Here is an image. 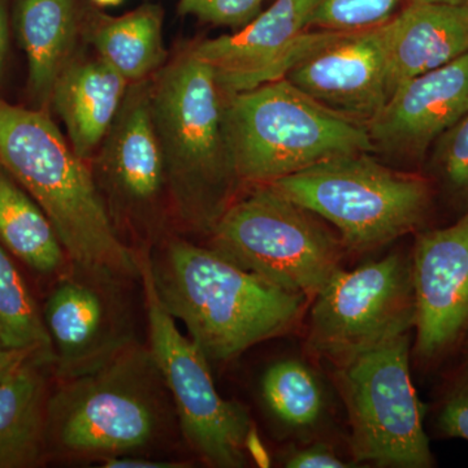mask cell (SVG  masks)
I'll use <instances>...</instances> for the list:
<instances>
[{
    "instance_id": "6da1fadb",
    "label": "cell",
    "mask_w": 468,
    "mask_h": 468,
    "mask_svg": "<svg viewBox=\"0 0 468 468\" xmlns=\"http://www.w3.org/2000/svg\"><path fill=\"white\" fill-rule=\"evenodd\" d=\"M163 306L183 323L208 362L228 363L254 345L288 334L309 300L227 260L220 252L168 237L150 252Z\"/></svg>"
},
{
    "instance_id": "7a4b0ae2",
    "label": "cell",
    "mask_w": 468,
    "mask_h": 468,
    "mask_svg": "<svg viewBox=\"0 0 468 468\" xmlns=\"http://www.w3.org/2000/svg\"><path fill=\"white\" fill-rule=\"evenodd\" d=\"M0 165L41 206L70 261L141 279L140 250L117 232L94 172L48 110L0 101Z\"/></svg>"
},
{
    "instance_id": "3957f363",
    "label": "cell",
    "mask_w": 468,
    "mask_h": 468,
    "mask_svg": "<svg viewBox=\"0 0 468 468\" xmlns=\"http://www.w3.org/2000/svg\"><path fill=\"white\" fill-rule=\"evenodd\" d=\"M177 430L153 354L138 343L91 374L58 381L48 399V461L150 455Z\"/></svg>"
},
{
    "instance_id": "277c9868",
    "label": "cell",
    "mask_w": 468,
    "mask_h": 468,
    "mask_svg": "<svg viewBox=\"0 0 468 468\" xmlns=\"http://www.w3.org/2000/svg\"><path fill=\"white\" fill-rule=\"evenodd\" d=\"M150 104L169 209L186 229L209 236L241 185L228 146L226 95L211 67L189 48L156 73Z\"/></svg>"
},
{
    "instance_id": "5b68a950",
    "label": "cell",
    "mask_w": 468,
    "mask_h": 468,
    "mask_svg": "<svg viewBox=\"0 0 468 468\" xmlns=\"http://www.w3.org/2000/svg\"><path fill=\"white\" fill-rule=\"evenodd\" d=\"M224 122L241 184L273 183L335 156L374 153L365 122L326 109L288 79L226 95Z\"/></svg>"
},
{
    "instance_id": "8992f818",
    "label": "cell",
    "mask_w": 468,
    "mask_h": 468,
    "mask_svg": "<svg viewBox=\"0 0 468 468\" xmlns=\"http://www.w3.org/2000/svg\"><path fill=\"white\" fill-rule=\"evenodd\" d=\"M268 184L332 224L353 251L418 229L433 202L427 177L387 167L369 153L335 156Z\"/></svg>"
},
{
    "instance_id": "52a82bcc",
    "label": "cell",
    "mask_w": 468,
    "mask_h": 468,
    "mask_svg": "<svg viewBox=\"0 0 468 468\" xmlns=\"http://www.w3.org/2000/svg\"><path fill=\"white\" fill-rule=\"evenodd\" d=\"M209 237L227 260L310 302L343 268L346 249L318 215L271 184L250 185Z\"/></svg>"
},
{
    "instance_id": "ba28073f",
    "label": "cell",
    "mask_w": 468,
    "mask_h": 468,
    "mask_svg": "<svg viewBox=\"0 0 468 468\" xmlns=\"http://www.w3.org/2000/svg\"><path fill=\"white\" fill-rule=\"evenodd\" d=\"M150 252V248L140 250V282L149 326L147 346L171 397L178 431L208 466L245 467L252 433L248 409L218 394L205 354L183 335L163 306L151 273Z\"/></svg>"
},
{
    "instance_id": "9c48e42d",
    "label": "cell",
    "mask_w": 468,
    "mask_h": 468,
    "mask_svg": "<svg viewBox=\"0 0 468 468\" xmlns=\"http://www.w3.org/2000/svg\"><path fill=\"white\" fill-rule=\"evenodd\" d=\"M347 410L354 461L378 467L430 468L423 408L410 372V334L335 365Z\"/></svg>"
},
{
    "instance_id": "30bf717a",
    "label": "cell",
    "mask_w": 468,
    "mask_h": 468,
    "mask_svg": "<svg viewBox=\"0 0 468 468\" xmlns=\"http://www.w3.org/2000/svg\"><path fill=\"white\" fill-rule=\"evenodd\" d=\"M411 255L392 252L353 271L341 268L313 300L307 343L335 365L410 334L415 325Z\"/></svg>"
},
{
    "instance_id": "8fae6325",
    "label": "cell",
    "mask_w": 468,
    "mask_h": 468,
    "mask_svg": "<svg viewBox=\"0 0 468 468\" xmlns=\"http://www.w3.org/2000/svg\"><path fill=\"white\" fill-rule=\"evenodd\" d=\"M126 282L110 271L73 261L58 275L42 309L58 381L91 374L138 344Z\"/></svg>"
},
{
    "instance_id": "7c38bea8",
    "label": "cell",
    "mask_w": 468,
    "mask_h": 468,
    "mask_svg": "<svg viewBox=\"0 0 468 468\" xmlns=\"http://www.w3.org/2000/svg\"><path fill=\"white\" fill-rule=\"evenodd\" d=\"M150 79L129 86L122 109L97 153L95 180L117 232L141 249L155 242L169 208L165 160L154 126Z\"/></svg>"
},
{
    "instance_id": "4fadbf2b",
    "label": "cell",
    "mask_w": 468,
    "mask_h": 468,
    "mask_svg": "<svg viewBox=\"0 0 468 468\" xmlns=\"http://www.w3.org/2000/svg\"><path fill=\"white\" fill-rule=\"evenodd\" d=\"M325 0H276L232 36L206 39L190 50L214 70L224 95L285 79L292 67L334 42L341 32H310Z\"/></svg>"
},
{
    "instance_id": "5bb4252c",
    "label": "cell",
    "mask_w": 468,
    "mask_h": 468,
    "mask_svg": "<svg viewBox=\"0 0 468 468\" xmlns=\"http://www.w3.org/2000/svg\"><path fill=\"white\" fill-rule=\"evenodd\" d=\"M415 356L436 365L468 332V211L457 223L419 233L411 254Z\"/></svg>"
},
{
    "instance_id": "9a60e30c",
    "label": "cell",
    "mask_w": 468,
    "mask_h": 468,
    "mask_svg": "<svg viewBox=\"0 0 468 468\" xmlns=\"http://www.w3.org/2000/svg\"><path fill=\"white\" fill-rule=\"evenodd\" d=\"M285 79L326 109L367 125L390 97L383 26L341 34Z\"/></svg>"
},
{
    "instance_id": "2e32d148",
    "label": "cell",
    "mask_w": 468,
    "mask_h": 468,
    "mask_svg": "<svg viewBox=\"0 0 468 468\" xmlns=\"http://www.w3.org/2000/svg\"><path fill=\"white\" fill-rule=\"evenodd\" d=\"M468 113V54L397 86L367 124L374 153L419 162Z\"/></svg>"
},
{
    "instance_id": "e0dca14e",
    "label": "cell",
    "mask_w": 468,
    "mask_h": 468,
    "mask_svg": "<svg viewBox=\"0 0 468 468\" xmlns=\"http://www.w3.org/2000/svg\"><path fill=\"white\" fill-rule=\"evenodd\" d=\"M383 29L390 95L412 77L468 54V5L409 2Z\"/></svg>"
},
{
    "instance_id": "ac0fdd59",
    "label": "cell",
    "mask_w": 468,
    "mask_h": 468,
    "mask_svg": "<svg viewBox=\"0 0 468 468\" xmlns=\"http://www.w3.org/2000/svg\"><path fill=\"white\" fill-rule=\"evenodd\" d=\"M128 81L100 57L72 60L58 76L51 104L80 158L92 159L106 140L129 90Z\"/></svg>"
},
{
    "instance_id": "d6986e66",
    "label": "cell",
    "mask_w": 468,
    "mask_h": 468,
    "mask_svg": "<svg viewBox=\"0 0 468 468\" xmlns=\"http://www.w3.org/2000/svg\"><path fill=\"white\" fill-rule=\"evenodd\" d=\"M30 358L0 380V468H33L48 462V409L51 389Z\"/></svg>"
},
{
    "instance_id": "ffe728a7",
    "label": "cell",
    "mask_w": 468,
    "mask_h": 468,
    "mask_svg": "<svg viewBox=\"0 0 468 468\" xmlns=\"http://www.w3.org/2000/svg\"><path fill=\"white\" fill-rule=\"evenodd\" d=\"M18 39L27 58V86L39 109L51 103L58 76L73 60L75 0H17Z\"/></svg>"
},
{
    "instance_id": "44dd1931",
    "label": "cell",
    "mask_w": 468,
    "mask_h": 468,
    "mask_svg": "<svg viewBox=\"0 0 468 468\" xmlns=\"http://www.w3.org/2000/svg\"><path fill=\"white\" fill-rule=\"evenodd\" d=\"M0 245L41 275H60L70 264L50 218L2 165Z\"/></svg>"
},
{
    "instance_id": "7402d4cb",
    "label": "cell",
    "mask_w": 468,
    "mask_h": 468,
    "mask_svg": "<svg viewBox=\"0 0 468 468\" xmlns=\"http://www.w3.org/2000/svg\"><path fill=\"white\" fill-rule=\"evenodd\" d=\"M98 57L129 84L159 72L167 58L163 45L162 12L144 7L119 18L103 21L92 33Z\"/></svg>"
},
{
    "instance_id": "603a6c76",
    "label": "cell",
    "mask_w": 468,
    "mask_h": 468,
    "mask_svg": "<svg viewBox=\"0 0 468 468\" xmlns=\"http://www.w3.org/2000/svg\"><path fill=\"white\" fill-rule=\"evenodd\" d=\"M0 338L12 349L29 350L48 367L54 350L32 292L7 250L0 245Z\"/></svg>"
},
{
    "instance_id": "cb8c5ba5",
    "label": "cell",
    "mask_w": 468,
    "mask_h": 468,
    "mask_svg": "<svg viewBox=\"0 0 468 468\" xmlns=\"http://www.w3.org/2000/svg\"><path fill=\"white\" fill-rule=\"evenodd\" d=\"M261 397L273 417L294 430L315 426L324 412L319 378L297 359L279 360L264 372Z\"/></svg>"
},
{
    "instance_id": "d4e9b609",
    "label": "cell",
    "mask_w": 468,
    "mask_h": 468,
    "mask_svg": "<svg viewBox=\"0 0 468 468\" xmlns=\"http://www.w3.org/2000/svg\"><path fill=\"white\" fill-rule=\"evenodd\" d=\"M410 0H325L311 17L310 27L359 32L383 26Z\"/></svg>"
},
{
    "instance_id": "484cf974",
    "label": "cell",
    "mask_w": 468,
    "mask_h": 468,
    "mask_svg": "<svg viewBox=\"0 0 468 468\" xmlns=\"http://www.w3.org/2000/svg\"><path fill=\"white\" fill-rule=\"evenodd\" d=\"M433 165L455 202L468 211V113L435 141Z\"/></svg>"
},
{
    "instance_id": "4316f807",
    "label": "cell",
    "mask_w": 468,
    "mask_h": 468,
    "mask_svg": "<svg viewBox=\"0 0 468 468\" xmlns=\"http://www.w3.org/2000/svg\"><path fill=\"white\" fill-rule=\"evenodd\" d=\"M436 414L440 435L468 441V359L449 378Z\"/></svg>"
},
{
    "instance_id": "83f0119b",
    "label": "cell",
    "mask_w": 468,
    "mask_h": 468,
    "mask_svg": "<svg viewBox=\"0 0 468 468\" xmlns=\"http://www.w3.org/2000/svg\"><path fill=\"white\" fill-rule=\"evenodd\" d=\"M263 0H180L183 14L224 27H246L258 16Z\"/></svg>"
},
{
    "instance_id": "f1b7e54d",
    "label": "cell",
    "mask_w": 468,
    "mask_h": 468,
    "mask_svg": "<svg viewBox=\"0 0 468 468\" xmlns=\"http://www.w3.org/2000/svg\"><path fill=\"white\" fill-rule=\"evenodd\" d=\"M353 464L338 458L325 443H314L304 448L294 449L285 458L289 468H346Z\"/></svg>"
},
{
    "instance_id": "f546056e",
    "label": "cell",
    "mask_w": 468,
    "mask_h": 468,
    "mask_svg": "<svg viewBox=\"0 0 468 468\" xmlns=\"http://www.w3.org/2000/svg\"><path fill=\"white\" fill-rule=\"evenodd\" d=\"M104 468H185L186 462L160 460L151 455H119L100 462Z\"/></svg>"
},
{
    "instance_id": "4dcf8cb0",
    "label": "cell",
    "mask_w": 468,
    "mask_h": 468,
    "mask_svg": "<svg viewBox=\"0 0 468 468\" xmlns=\"http://www.w3.org/2000/svg\"><path fill=\"white\" fill-rule=\"evenodd\" d=\"M30 358H37L36 354L29 350L12 349L0 338V380Z\"/></svg>"
},
{
    "instance_id": "1f68e13d",
    "label": "cell",
    "mask_w": 468,
    "mask_h": 468,
    "mask_svg": "<svg viewBox=\"0 0 468 468\" xmlns=\"http://www.w3.org/2000/svg\"><path fill=\"white\" fill-rule=\"evenodd\" d=\"M9 45L8 16L5 2L0 0V77L5 70Z\"/></svg>"
},
{
    "instance_id": "d6a6232c",
    "label": "cell",
    "mask_w": 468,
    "mask_h": 468,
    "mask_svg": "<svg viewBox=\"0 0 468 468\" xmlns=\"http://www.w3.org/2000/svg\"><path fill=\"white\" fill-rule=\"evenodd\" d=\"M410 2L443 3V5H468V0H410Z\"/></svg>"
},
{
    "instance_id": "836d02e7",
    "label": "cell",
    "mask_w": 468,
    "mask_h": 468,
    "mask_svg": "<svg viewBox=\"0 0 468 468\" xmlns=\"http://www.w3.org/2000/svg\"><path fill=\"white\" fill-rule=\"evenodd\" d=\"M97 5H104V7H112V5H120L122 0H92Z\"/></svg>"
},
{
    "instance_id": "e575fe53",
    "label": "cell",
    "mask_w": 468,
    "mask_h": 468,
    "mask_svg": "<svg viewBox=\"0 0 468 468\" xmlns=\"http://www.w3.org/2000/svg\"><path fill=\"white\" fill-rule=\"evenodd\" d=\"M463 345H464V349H466L467 359H468V332H467L466 337H464Z\"/></svg>"
}]
</instances>
